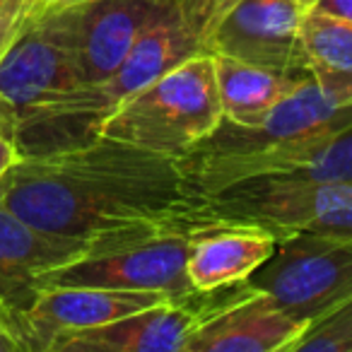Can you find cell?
<instances>
[{
	"label": "cell",
	"instance_id": "6da1fadb",
	"mask_svg": "<svg viewBox=\"0 0 352 352\" xmlns=\"http://www.w3.org/2000/svg\"><path fill=\"white\" fill-rule=\"evenodd\" d=\"M0 203L30 225L80 239L135 225L210 222L179 160L104 135L22 155L0 182Z\"/></svg>",
	"mask_w": 352,
	"mask_h": 352
},
{
	"label": "cell",
	"instance_id": "7a4b0ae2",
	"mask_svg": "<svg viewBox=\"0 0 352 352\" xmlns=\"http://www.w3.org/2000/svg\"><path fill=\"white\" fill-rule=\"evenodd\" d=\"M220 121L215 58L201 54L123 99L99 123L97 135L179 160L206 140Z\"/></svg>",
	"mask_w": 352,
	"mask_h": 352
},
{
	"label": "cell",
	"instance_id": "3957f363",
	"mask_svg": "<svg viewBox=\"0 0 352 352\" xmlns=\"http://www.w3.org/2000/svg\"><path fill=\"white\" fill-rule=\"evenodd\" d=\"M191 227L135 225L97 236L94 251L49 273L44 287H113L186 297L196 292L186 273Z\"/></svg>",
	"mask_w": 352,
	"mask_h": 352
},
{
	"label": "cell",
	"instance_id": "277c9868",
	"mask_svg": "<svg viewBox=\"0 0 352 352\" xmlns=\"http://www.w3.org/2000/svg\"><path fill=\"white\" fill-rule=\"evenodd\" d=\"M210 222L256 225L283 236L297 232H352L350 184L249 179L206 198Z\"/></svg>",
	"mask_w": 352,
	"mask_h": 352
},
{
	"label": "cell",
	"instance_id": "5b68a950",
	"mask_svg": "<svg viewBox=\"0 0 352 352\" xmlns=\"http://www.w3.org/2000/svg\"><path fill=\"white\" fill-rule=\"evenodd\" d=\"M85 87L68 30L58 15L32 25L0 56V99L20 118V131Z\"/></svg>",
	"mask_w": 352,
	"mask_h": 352
},
{
	"label": "cell",
	"instance_id": "8992f818",
	"mask_svg": "<svg viewBox=\"0 0 352 352\" xmlns=\"http://www.w3.org/2000/svg\"><path fill=\"white\" fill-rule=\"evenodd\" d=\"M249 280L210 292L166 299L126 318L60 338L51 352H186L196 331L225 304L239 297Z\"/></svg>",
	"mask_w": 352,
	"mask_h": 352
},
{
	"label": "cell",
	"instance_id": "52a82bcc",
	"mask_svg": "<svg viewBox=\"0 0 352 352\" xmlns=\"http://www.w3.org/2000/svg\"><path fill=\"white\" fill-rule=\"evenodd\" d=\"M94 239L56 234L30 225L0 203V309L15 318L27 340V311L41 292L49 273L94 251Z\"/></svg>",
	"mask_w": 352,
	"mask_h": 352
},
{
	"label": "cell",
	"instance_id": "ba28073f",
	"mask_svg": "<svg viewBox=\"0 0 352 352\" xmlns=\"http://www.w3.org/2000/svg\"><path fill=\"white\" fill-rule=\"evenodd\" d=\"M304 12L292 0H234L208 36V54L280 70H309L302 44Z\"/></svg>",
	"mask_w": 352,
	"mask_h": 352
},
{
	"label": "cell",
	"instance_id": "9c48e42d",
	"mask_svg": "<svg viewBox=\"0 0 352 352\" xmlns=\"http://www.w3.org/2000/svg\"><path fill=\"white\" fill-rule=\"evenodd\" d=\"M164 0H85L56 12L68 30L85 85L111 78Z\"/></svg>",
	"mask_w": 352,
	"mask_h": 352
},
{
	"label": "cell",
	"instance_id": "30bf717a",
	"mask_svg": "<svg viewBox=\"0 0 352 352\" xmlns=\"http://www.w3.org/2000/svg\"><path fill=\"white\" fill-rule=\"evenodd\" d=\"M166 294L113 287H44L27 311L30 352H51L60 338L89 331L162 304Z\"/></svg>",
	"mask_w": 352,
	"mask_h": 352
},
{
	"label": "cell",
	"instance_id": "8fae6325",
	"mask_svg": "<svg viewBox=\"0 0 352 352\" xmlns=\"http://www.w3.org/2000/svg\"><path fill=\"white\" fill-rule=\"evenodd\" d=\"M309 321L283 309L249 280L246 289L203 323L186 352H292Z\"/></svg>",
	"mask_w": 352,
	"mask_h": 352
},
{
	"label": "cell",
	"instance_id": "7c38bea8",
	"mask_svg": "<svg viewBox=\"0 0 352 352\" xmlns=\"http://www.w3.org/2000/svg\"><path fill=\"white\" fill-rule=\"evenodd\" d=\"M280 236L265 227L206 222L191 230L186 273L193 289L210 292L251 280V275L275 254Z\"/></svg>",
	"mask_w": 352,
	"mask_h": 352
},
{
	"label": "cell",
	"instance_id": "4fadbf2b",
	"mask_svg": "<svg viewBox=\"0 0 352 352\" xmlns=\"http://www.w3.org/2000/svg\"><path fill=\"white\" fill-rule=\"evenodd\" d=\"M217 92L222 104V121L236 126H256L263 121L285 97L302 87L311 70H280L244 60L215 56Z\"/></svg>",
	"mask_w": 352,
	"mask_h": 352
},
{
	"label": "cell",
	"instance_id": "5bb4252c",
	"mask_svg": "<svg viewBox=\"0 0 352 352\" xmlns=\"http://www.w3.org/2000/svg\"><path fill=\"white\" fill-rule=\"evenodd\" d=\"M265 176L350 184L352 186V126L318 138V140L304 145L302 150L278 157L261 179Z\"/></svg>",
	"mask_w": 352,
	"mask_h": 352
},
{
	"label": "cell",
	"instance_id": "9a60e30c",
	"mask_svg": "<svg viewBox=\"0 0 352 352\" xmlns=\"http://www.w3.org/2000/svg\"><path fill=\"white\" fill-rule=\"evenodd\" d=\"M302 44L311 75L352 73V22L311 10L302 22Z\"/></svg>",
	"mask_w": 352,
	"mask_h": 352
},
{
	"label": "cell",
	"instance_id": "2e32d148",
	"mask_svg": "<svg viewBox=\"0 0 352 352\" xmlns=\"http://www.w3.org/2000/svg\"><path fill=\"white\" fill-rule=\"evenodd\" d=\"M292 352H352V297L328 316L309 323Z\"/></svg>",
	"mask_w": 352,
	"mask_h": 352
},
{
	"label": "cell",
	"instance_id": "e0dca14e",
	"mask_svg": "<svg viewBox=\"0 0 352 352\" xmlns=\"http://www.w3.org/2000/svg\"><path fill=\"white\" fill-rule=\"evenodd\" d=\"M20 157V118L6 99H0V182Z\"/></svg>",
	"mask_w": 352,
	"mask_h": 352
},
{
	"label": "cell",
	"instance_id": "ac0fdd59",
	"mask_svg": "<svg viewBox=\"0 0 352 352\" xmlns=\"http://www.w3.org/2000/svg\"><path fill=\"white\" fill-rule=\"evenodd\" d=\"M25 0H0V56L20 34Z\"/></svg>",
	"mask_w": 352,
	"mask_h": 352
},
{
	"label": "cell",
	"instance_id": "d6986e66",
	"mask_svg": "<svg viewBox=\"0 0 352 352\" xmlns=\"http://www.w3.org/2000/svg\"><path fill=\"white\" fill-rule=\"evenodd\" d=\"M0 352H27V342L15 318L0 309Z\"/></svg>",
	"mask_w": 352,
	"mask_h": 352
},
{
	"label": "cell",
	"instance_id": "ffe728a7",
	"mask_svg": "<svg viewBox=\"0 0 352 352\" xmlns=\"http://www.w3.org/2000/svg\"><path fill=\"white\" fill-rule=\"evenodd\" d=\"M318 12H326V15L340 17V20L352 22V0H321L316 8Z\"/></svg>",
	"mask_w": 352,
	"mask_h": 352
},
{
	"label": "cell",
	"instance_id": "44dd1931",
	"mask_svg": "<svg viewBox=\"0 0 352 352\" xmlns=\"http://www.w3.org/2000/svg\"><path fill=\"white\" fill-rule=\"evenodd\" d=\"M292 3L299 8V10L304 12V15H307V12L316 10V8H318V3H321V0H292Z\"/></svg>",
	"mask_w": 352,
	"mask_h": 352
},
{
	"label": "cell",
	"instance_id": "7402d4cb",
	"mask_svg": "<svg viewBox=\"0 0 352 352\" xmlns=\"http://www.w3.org/2000/svg\"><path fill=\"white\" fill-rule=\"evenodd\" d=\"M80 3H85V0H58V3H56V8H54V10H51V12H49V15H46V17L56 15V12L65 10V8H73V6H80ZM46 17H44V20H46Z\"/></svg>",
	"mask_w": 352,
	"mask_h": 352
},
{
	"label": "cell",
	"instance_id": "603a6c76",
	"mask_svg": "<svg viewBox=\"0 0 352 352\" xmlns=\"http://www.w3.org/2000/svg\"><path fill=\"white\" fill-rule=\"evenodd\" d=\"M215 3H217V8L222 10V8H227L230 3H234V0H215Z\"/></svg>",
	"mask_w": 352,
	"mask_h": 352
}]
</instances>
